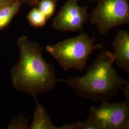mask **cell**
<instances>
[{
    "label": "cell",
    "mask_w": 129,
    "mask_h": 129,
    "mask_svg": "<svg viewBox=\"0 0 129 129\" xmlns=\"http://www.w3.org/2000/svg\"><path fill=\"white\" fill-rule=\"evenodd\" d=\"M88 118L99 129H129V102H106L92 106Z\"/></svg>",
    "instance_id": "5b68a950"
},
{
    "label": "cell",
    "mask_w": 129,
    "mask_h": 129,
    "mask_svg": "<svg viewBox=\"0 0 129 129\" xmlns=\"http://www.w3.org/2000/svg\"><path fill=\"white\" fill-rule=\"evenodd\" d=\"M3 7V6H1V5H0V8H1V7Z\"/></svg>",
    "instance_id": "ac0fdd59"
},
{
    "label": "cell",
    "mask_w": 129,
    "mask_h": 129,
    "mask_svg": "<svg viewBox=\"0 0 129 129\" xmlns=\"http://www.w3.org/2000/svg\"><path fill=\"white\" fill-rule=\"evenodd\" d=\"M17 45L20 55L11 72L14 88L34 97L54 89L58 82L55 67L44 58V48L26 36L19 38Z\"/></svg>",
    "instance_id": "6da1fadb"
},
{
    "label": "cell",
    "mask_w": 129,
    "mask_h": 129,
    "mask_svg": "<svg viewBox=\"0 0 129 129\" xmlns=\"http://www.w3.org/2000/svg\"><path fill=\"white\" fill-rule=\"evenodd\" d=\"M9 128L12 129H29L28 120L21 116L13 120L9 126Z\"/></svg>",
    "instance_id": "4fadbf2b"
},
{
    "label": "cell",
    "mask_w": 129,
    "mask_h": 129,
    "mask_svg": "<svg viewBox=\"0 0 129 129\" xmlns=\"http://www.w3.org/2000/svg\"><path fill=\"white\" fill-rule=\"evenodd\" d=\"M56 4L54 0H41L37 5V8L48 20L55 14Z\"/></svg>",
    "instance_id": "8fae6325"
},
{
    "label": "cell",
    "mask_w": 129,
    "mask_h": 129,
    "mask_svg": "<svg viewBox=\"0 0 129 129\" xmlns=\"http://www.w3.org/2000/svg\"><path fill=\"white\" fill-rule=\"evenodd\" d=\"M59 129H99V128L89 119L84 121H78L64 125Z\"/></svg>",
    "instance_id": "7c38bea8"
},
{
    "label": "cell",
    "mask_w": 129,
    "mask_h": 129,
    "mask_svg": "<svg viewBox=\"0 0 129 129\" xmlns=\"http://www.w3.org/2000/svg\"><path fill=\"white\" fill-rule=\"evenodd\" d=\"M22 4H25L30 6H37L38 3L41 0H18ZM55 2L57 3L59 0H54Z\"/></svg>",
    "instance_id": "9a60e30c"
},
{
    "label": "cell",
    "mask_w": 129,
    "mask_h": 129,
    "mask_svg": "<svg viewBox=\"0 0 129 129\" xmlns=\"http://www.w3.org/2000/svg\"><path fill=\"white\" fill-rule=\"evenodd\" d=\"M80 0H67L54 18L52 26L56 31H81L89 17L88 7L78 5Z\"/></svg>",
    "instance_id": "8992f818"
},
{
    "label": "cell",
    "mask_w": 129,
    "mask_h": 129,
    "mask_svg": "<svg viewBox=\"0 0 129 129\" xmlns=\"http://www.w3.org/2000/svg\"><path fill=\"white\" fill-rule=\"evenodd\" d=\"M37 107L34 112L31 124L29 127L31 129H59L53 124L46 109L36 99Z\"/></svg>",
    "instance_id": "ba28073f"
},
{
    "label": "cell",
    "mask_w": 129,
    "mask_h": 129,
    "mask_svg": "<svg viewBox=\"0 0 129 129\" xmlns=\"http://www.w3.org/2000/svg\"><path fill=\"white\" fill-rule=\"evenodd\" d=\"M89 1H98V0H89Z\"/></svg>",
    "instance_id": "e0dca14e"
},
{
    "label": "cell",
    "mask_w": 129,
    "mask_h": 129,
    "mask_svg": "<svg viewBox=\"0 0 129 129\" xmlns=\"http://www.w3.org/2000/svg\"><path fill=\"white\" fill-rule=\"evenodd\" d=\"M88 20L105 35L111 29L129 23V0H98Z\"/></svg>",
    "instance_id": "277c9868"
},
{
    "label": "cell",
    "mask_w": 129,
    "mask_h": 129,
    "mask_svg": "<svg viewBox=\"0 0 129 129\" xmlns=\"http://www.w3.org/2000/svg\"><path fill=\"white\" fill-rule=\"evenodd\" d=\"M27 19L29 24L36 28L43 27L47 21L46 17L38 8H33L28 14Z\"/></svg>",
    "instance_id": "30bf717a"
},
{
    "label": "cell",
    "mask_w": 129,
    "mask_h": 129,
    "mask_svg": "<svg viewBox=\"0 0 129 129\" xmlns=\"http://www.w3.org/2000/svg\"><path fill=\"white\" fill-rule=\"evenodd\" d=\"M18 0H0V5L2 6H8L14 4Z\"/></svg>",
    "instance_id": "2e32d148"
},
{
    "label": "cell",
    "mask_w": 129,
    "mask_h": 129,
    "mask_svg": "<svg viewBox=\"0 0 129 129\" xmlns=\"http://www.w3.org/2000/svg\"><path fill=\"white\" fill-rule=\"evenodd\" d=\"M114 64L112 53L102 50L83 76L58 79V81L66 83L80 97L101 103L109 102L126 80L118 74Z\"/></svg>",
    "instance_id": "7a4b0ae2"
},
{
    "label": "cell",
    "mask_w": 129,
    "mask_h": 129,
    "mask_svg": "<svg viewBox=\"0 0 129 129\" xmlns=\"http://www.w3.org/2000/svg\"><path fill=\"white\" fill-rule=\"evenodd\" d=\"M95 42L87 33L83 32L75 37L47 45L46 50L64 71L74 69L83 71L87 68L88 59L93 52L103 48L102 43L96 44Z\"/></svg>",
    "instance_id": "3957f363"
},
{
    "label": "cell",
    "mask_w": 129,
    "mask_h": 129,
    "mask_svg": "<svg viewBox=\"0 0 129 129\" xmlns=\"http://www.w3.org/2000/svg\"><path fill=\"white\" fill-rule=\"evenodd\" d=\"M114 63L117 67L129 74V32L120 30L112 43Z\"/></svg>",
    "instance_id": "52a82bcc"
},
{
    "label": "cell",
    "mask_w": 129,
    "mask_h": 129,
    "mask_svg": "<svg viewBox=\"0 0 129 129\" xmlns=\"http://www.w3.org/2000/svg\"><path fill=\"white\" fill-rule=\"evenodd\" d=\"M120 90L124 94L126 101L129 102V81L128 80H126L120 88Z\"/></svg>",
    "instance_id": "5bb4252c"
},
{
    "label": "cell",
    "mask_w": 129,
    "mask_h": 129,
    "mask_svg": "<svg viewBox=\"0 0 129 129\" xmlns=\"http://www.w3.org/2000/svg\"><path fill=\"white\" fill-rule=\"evenodd\" d=\"M22 4L17 1L14 4L0 8V30L6 27L18 12Z\"/></svg>",
    "instance_id": "9c48e42d"
}]
</instances>
